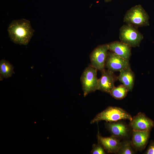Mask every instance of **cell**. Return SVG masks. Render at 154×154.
I'll use <instances>...</instances> for the list:
<instances>
[{
  "label": "cell",
  "mask_w": 154,
  "mask_h": 154,
  "mask_svg": "<svg viewBox=\"0 0 154 154\" xmlns=\"http://www.w3.org/2000/svg\"><path fill=\"white\" fill-rule=\"evenodd\" d=\"M7 31L11 41L24 45L28 44L34 32L30 21L23 19L12 21L8 26Z\"/></svg>",
  "instance_id": "cell-1"
},
{
  "label": "cell",
  "mask_w": 154,
  "mask_h": 154,
  "mask_svg": "<svg viewBox=\"0 0 154 154\" xmlns=\"http://www.w3.org/2000/svg\"><path fill=\"white\" fill-rule=\"evenodd\" d=\"M149 17L142 7L139 4L127 11L123 21L127 24L137 28L149 25Z\"/></svg>",
  "instance_id": "cell-2"
},
{
  "label": "cell",
  "mask_w": 154,
  "mask_h": 154,
  "mask_svg": "<svg viewBox=\"0 0 154 154\" xmlns=\"http://www.w3.org/2000/svg\"><path fill=\"white\" fill-rule=\"evenodd\" d=\"M131 116L121 108L110 106L97 114L90 121L93 124L104 120L106 122H116L122 119H127L131 121Z\"/></svg>",
  "instance_id": "cell-3"
},
{
  "label": "cell",
  "mask_w": 154,
  "mask_h": 154,
  "mask_svg": "<svg viewBox=\"0 0 154 154\" xmlns=\"http://www.w3.org/2000/svg\"><path fill=\"white\" fill-rule=\"evenodd\" d=\"M97 70L91 65L84 70L80 78L84 97L98 90Z\"/></svg>",
  "instance_id": "cell-4"
},
{
  "label": "cell",
  "mask_w": 154,
  "mask_h": 154,
  "mask_svg": "<svg viewBox=\"0 0 154 154\" xmlns=\"http://www.w3.org/2000/svg\"><path fill=\"white\" fill-rule=\"evenodd\" d=\"M143 38V35L134 27L124 25L119 29V38L121 41L131 47H139Z\"/></svg>",
  "instance_id": "cell-5"
},
{
  "label": "cell",
  "mask_w": 154,
  "mask_h": 154,
  "mask_svg": "<svg viewBox=\"0 0 154 154\" xmlns=\"http://www.w3.org/2000/svg\"><path fill=\"white\" fill-rule=\"evenodd\" d=\"M108 50V45L106 44L99 45L95 48L90 56V65L100 71L105 69Z\"/></svg>",
  "instance_id": "cell-6"
},
{
  "label": "cell",
  "mask_w": 154,
  "mask_h": 154,
  "mask_svg": "<svg viewBox=\"0 0 154 154\" xmlns=\"http://www.w3.org/2000/svg\"><path fill=\"white\" fill-rule=\"evenodd\" d=\"M129 61L112 52L108 51L105 63V68L114 72H119L130 66Z\"/></svg>",
  "instance_id": "cell-7"
},
{
  "label": "cell",
  "mask_w": 154,
  "mask_h": 154,
  "mask_svg": "<svg viewBox=\"0 0 154 154\" xmlns=\"http://www.w3.org/2000/svg\"><path fill=\"white\" fill-rule=\"evenodd\" d=\"M101 76L98 79V90L110 94L115 87L114 84L117 80L114 72L105 69L101 71Z\"/></svg>",
  "instance_id": "cell-8"
},
{
  "label": "cell",
  "mask_w": 154,
  "mask_h": 154,
  "mask_svg": "<svg viewBox=\"0 0 154 154\" xmlns=\"http://www.w3.org/2000/svg\"><path fill=\"white\" fill-rule=\"evenodd\" d=\"M130 121L133 131H150L154 126V122L141 112L132 117Z\"/></svg>",
  "instance_id": "cell-9"
},
{
  "label": "cell",
  "mask_w": 154,
  "mask_h": 154,
  "mask_svg": "<svg viewBox=\"0 0 154 154\" xmlns=\"http://www.w3.org/2000/svg\"><path fill=\"white\" fill-rule=\"evenodd\" d=\"M97 137L98 143L101 145L107 152L117 154L121 142L117 137L112 135L109 137H104L98 132Z\"/></svg>",
  "instance_id": "cell-10"
},
{
  "label": "cell",
  "mask_w": 154,
  "mask_h": 154,
  "mask_svg": "<svg viewBox=\"0 0 154 154\" xmlns=\"http://www.w3.org/2000/svg\"><path fill=\"white\" fill-rule=\"evenodd\" d=\"M109 50L126 60H129L131 47L121 41H116L108 44Z\"/></svg>",
  "instance_id": "cell-11"
},
{
  "label": "cell",
  "mask_w": 154,
  "mask_h": 154,
  "mask_svg": "<svg viewBox=\"0 0 154 154\" xmlns=\"http://www.w3.org/2000/svg\"><path fill=\"white\" fill-rule=\"evenodd\" d=\"M106 128L113 136L117 138H122L127 136L129 129L124 123L119 122H106Z\"/></svg>",
  "instance_id": "cell-12"
},
{
  "label": "cell",
  "mask_w": 154,
  "mask_h": 154,
  "mask_svg": "<svg viewBox=\"0 0 154 154\" xmlns=\"http://www.w3.org/2000/svg\"><path fill=\"white\" fill-rule=\"evenodd\" d=\"M119 72V75L117 76L118 80L128 89L129 91H132L134 85L135 76L130 66Z\"/></svg>",
  "instance_id": "cell-13"
},
{
  "label": "cell",
  "mask_w": 154,
  "mask_h": 154,
  "mask_svg": "<svg viewBox=\"0 0 154 154\" xmlns=\"http://www.w3.org/2000/svg\"><path fill=\"white\" fill-rule=\"evenodd\" d=\"M150 131H133L132 142L134 147L141 150L145 147L148 142Z\"/></svg>",
  "instance_id": "cell-14"
},
{
  "label": "cell",
  "mask_w": 154,
  "mask_h": 154,
  "mask_svg": "<svg viewBox=\"0 0 154 154\" xmlns=\"http://www.w3.org/2000/svg\"><path fill=\"white\" fill-rule=\"evenodd\" d=\"M14 67L8 61L2 59L0 61V78H7L11 77L13 72Z\"/></svg>",
  "instance_id": "cell-15"
},
{
  "label": "cell",
  "mask_w": 154,
  "mask_h": 154,
  "mask_svg": "<svg viewBox=\"0 0 154 154\" xmlns=\"http://www.w3.org/2000/svg\"><path fill=\"white\" fill-rule=\"evenodd\" d=\"M128 89L123 84L115 87L110 92V94L114 98L117 100L123 99L127 96Z\"/></svg>",
  "instance_id": "cell-16"
},
{
  "label": "cell",
  "mask_w": 154,
  "mask_h": 154,
  "mask_svg": "<svg viewBox=\"0 0 154 154\" xmlns=\"http://www.w3.org/2000/svg\"><path fill=\"white\" fill-rule=\"evenodd\" d=\"M135 153L131 142L129 141H126L121 142V145L117 154H133Z\"/></svg>",
  "instance_id": "cell-17"
},
{
  "label": "cell",
  "mask_w": 154,
  "mask_h": 154,
  "mask_svg": "<svg viewBox=\"0 0 154 154\" xmlns=\"http://www.w3.org/2000/svg\"><path fill=\"white\" fill-rule=\"evenodd\" d=\"M92 154H105L106 153L102 146L99 143L93 144L91 151Z\"/></svg>",
  "instance_id": "cell-18"
},
{
  "label": "cell",
  "mask_w": 154,
  "mask_h": 154,
  "mask_svg": "<svg viewBox=\"0 0 154 154\" xmlns=\"http://www.w3.org/2000/svg\"><path fill=\"white\" fill-rule=\"evenodd\" d=\"M145 153L146 154H154V142H151Z\"/></svg>",
  "instance_id": "cell-19"
},
{
  "label": "cell",
  "mask_w": 154,
  "mask_h": 154,
  "mask_svg": "<svg viewBox=\"0 0 154 154\" xmlns=\"http://www.w3.org/2000/svg\"><path fill=\"white\" fill-rule=\"evenodd\" d=\"M105 2L108 3L111 1L112 0H104Z\"/></svg>",
  "instance_id": "cell-20"
}]
</instances>
